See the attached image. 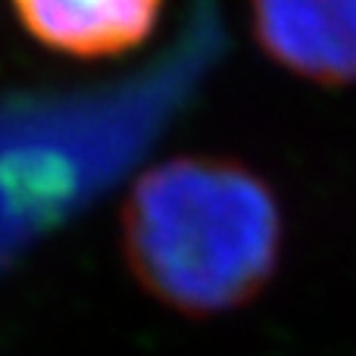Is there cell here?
Listing matches in <instances>:
<instances>
[{
  "instance_id": "obj_1",
  "label": "cell",
  "mask_w": 356,
  "mask_h": 356,
  "mask_svg": "<svg viewBox=\"0 0 356 356\" xmlns=\"http://www.w3.org/2000/svg\"><path fill=\"white\" fill-rule=\"evenodd\" d=\"M122 253L150 297L188 316L253 300L282 257V209L253 169L225 156H172L135 181Z\"/></svg>"
},
{
  "instance_id": "obj_2",
  "label": "cell",
  "mask_w": 356,
  "mask_h": 356,
  "mask_svg": "<svg viewBox=\"0 0 356 356\" xmlns=\"http://www.w3.org/2000/svg\"><path fill=\"white\" fill-rule=\"evenodd\" d=\"M269 60L313 85H356V0H250Z\"/></svg>"
},
{
  "instance_id": "obj_3",
  "label": "cell",
  "mask_w": 356,
  "mask_h": 356,
  "mask_svg": "<svg viewBox=\"0 0 356 356\" xmlns=\"http://www.w3.org/2000/svg\"><path fill=\"white\" fill-rule=\"evenodd\" d=\"M22 29L47 50L110 60L154 35L166 0H10Z\"/></svg>"
}]
</instances>
